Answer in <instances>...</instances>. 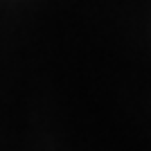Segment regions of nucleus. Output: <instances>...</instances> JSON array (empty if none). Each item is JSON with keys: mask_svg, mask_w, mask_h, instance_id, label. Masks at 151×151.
<instances>
[]
</instances>
